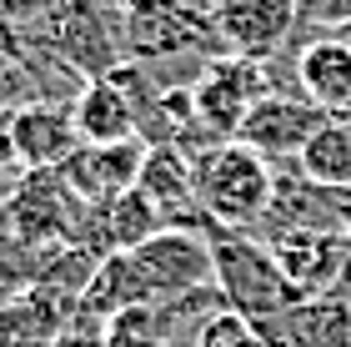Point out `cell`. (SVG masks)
<instances>
[{
	"mask_svg": "<svg viewBox=\"0 0 351 347\" xmlns=\"http://www.w3.org/2000/svg\"><path fill=\"white\" fill-rule=\"evenodd\" d=\"M25 41L56 51L75 76H86V81H101V76H110L125 60L121 21L101 5V0H60L56 15L40 30H30Z\"/></svg>",
	"mask_w": 351,
	"mask_h": 347,
	"instance_id": "4",
	"label": "cell"
},
{
	"mask_svg": "<svg viewBox=\"0 0 351 347\" xmlns=\"http://www.w3.org/2000/svg\"><path fill=\"white\" fill-rule=\"evenodd\" d=\"M296 41V36H291ZM296 96H306L326 116H351V41L341 30L306 36L296 51Z\"/></svg>",
	"mask_w": 351,
	"mask_h": 347,
	"instance_id": "9",
	"label": "cell"
},
{
	"mask_svg": "<svg viewBox=\"0 0 351 347\" xmlns=\"http://www.w3.org/2000/svg\"><path fill=\"white\" fill-rule=\"evenodd\" d=\"M261 96H271L266 81V60H246V56H216L206 60L191 81V106H196V131L211 141H236L246 111Z\"/></svg>",
	"mask_w": 351,
	"mask_h": 347,
	"instance_id": "5",
	"label": "cell"
},
{
	"mask_svg": "<svg viewBox=\"0 0 351 347\" xmlns=\"http://www.w3.org/2000/svg\"><path fill=\"white\" fill-rule=\"evenodd\" d=\"M201 236H206V247H211V272H216V287H221L231 312L261 322V317H276L281 307L296 302V292L286 287V277L276 267V251H271L256 232L201 222Z\"/></svg>",
	"mask_w": 351,
	"mask_h": 347,
	"instance_id": "3",
	"label": "cell"
},
{
	"mask_svg": "<svg viewBox=\"0 0 351 347\" xmlns=\"http://www.w3.org/2000/svg\"><path fill=\"white\" fill-rule=\"evenodd\" d=\"M121 36H125V60L136 66H171V60H206L226 56L221 30L211 10L191 0H131L121 10Z\"/></svg>",
	"mask_w": 351,
	"mask_h": 347,
	"instance_id": "2",
	"label": "cell"
},
{
	"mask_svg": "<svg viewBox=\"0 0 351 347\" xmlns=\"http://www.w3.org/2000/svg\"><path fill=\"white\" fill-rule=\"evenodd\" d=\"M136 267L151 287V302H171L181 292H196V287H211L216 272H211V247H206L201 232H181V227H166L156 232L151 242H141L136 251Z\"/></svg>",
	"mask_w": 351,
	"mask_h": 347,
	"instance_id": "6",
	"label": "cell"
},
{
	"mask_svg": "<svg viewBox=\"0 0 351 347\" xmlns=\"http://www.w3.org/2000/svg\"><path fill=\"white\" fill-rule=\"evenodd\" d=\"M101 222H106V247H110V251H136L141 242H151L156 232H166L156 201L141 192V186H131V192L101 201Z\"/></svg>",
	"mask_w": 351,
	"mask_h": 347,
	"instance_id": "16",
	"label": "cell"
},
{
	"mask_svg": "<svg viewBox=\"0 0 351 347\" xmlns=\"http://www.w3.org/2000/svg\"><path fill=\"white\" fill-rule=\"evenodd\" d=\"M266 347H351V307L341 297H311L291 302L276 317H261Z\"/></svg>",
	"mask_w": 351,
	"mask_h": 347,
	"instance_id": "12",
	"label": "cell"
},
{
	"mask_svg": "<svg viewBox=\"0 0 351 347\" xmlns=\"http://www.w3.org/2000/svg\"><path fill=\"white\" fill-rule=\"evenodd\" d=\"M56 347H106V322L90 317V312H75V317L60 327Z\"/></svg>",
	"mask_w": 351,
	"mask_h": 347,
	"instance_id": "20",
	"label": "cell"
},
{
	"mask_svg": "<svg viewBox=\"0 0 351 347\" xmlns=\"http://www.w3.org/2000/svg\"><path fill=\"white\" fill-rule=\"evenodd\" d=\"M56 5H60V0H0V15H5L15 30L30 36V30H40L56 15Z\"/></svg>",
	"mask_w": 351,
	"mask_h": 347,
	"instance_id": "19",
	"label": "cell"
},
{
	"mask_svg": "<svg viewBox=\"0 0 351 347\" xmlns=\"http://www.w3.org/2000/svg\"><path fill=\"white\" fill-rule=\"evenodd\" d=\"M331 297H341V302L351 307V242H346V262H341V277H337V292Z\"/></svg>",
	"mask_w": 351,
	"mask_h": 347,
	"instance_id": "23",
	"label": "cell"
},
{
	"mask_svg": "<svg viewBox=\"0 0 351 347\" xmlns=\"http://www.w3.org/2000/svg\"><path fill=\"white\" fill-rule=\"evenodd\" d=\"M191 197L206 222L251 232L276 197V166L241 141H211L191 151Z\"/></svg>",
	"mask_w": 351,
	"mask_h": 347,
	"instance_id": "1",
	"label": "cell"
},
{
	"mask_svg": "<svg viewBox=\"0 0 351 347\" xmlns=\"http://www.w3.org/2000/svg\"><path fill=\"white\" fill-rule=\"evenodd\" d=\"M211 21L221 30L226 56L271 60L296 36V0H216Z\"/></svg>",
	"mask_w": 351,
	"mask_h": 347,
	"instance_id": "7",
	"label": "cell"
},
{
	"mask_svg": "<svg viewBox=\"0 0 351 347\" xmlns=\"http://www.w3.org/2000/svg\"><path fill=\"white\" fill-rule=\"evenodd\" d=\"M0 177H25L15 161V111L0 106Z\"/></svg>",
	"mask_w": 351,
	"mask_h": 347,
	"instance_id": "21",
	"label": "cell"
},
{
	"mask_svg": "<svg viewBox=\"0 0 351 347\" xmlns=\"http://www.w3.org/2000/svg\"><path fill=\"white\" fill-rule=\"evenodd\" d=\"M346 242L351 236H331V232H281L271 251H276V267L286 277V287L296 292V302H311V297H331L346 262Z\"/></svg>",
	"mask_w": 351,
	"mask_h": 347,
	"instance_id": "10",
	"label": "cell"
},
{
	"mask_svg": "<svg viewBox=\"0 0 351 347\" xmlns=\"http://www.w3.org/2000/svg\"><path fill=\"white\" fill-rule=\"evenodd\" d=\"M71 121H75L81 146H116V141L136 136V106L110 76L81 86V96L71 101Z\"/></svg>",
	"mask_w": 351,
	"mask_h": 347,
	"instance_id": "14",
	"label": "cell"
},
{
	"mask_svg": "<svg viewBox=\"0 0 351 347\" xmlns=\"http://www.w3.org/2000/svg\"><path fill=\"white\" fill-rule=\"evenodd\" d=\"M146 141H116V146H75V156L60 166V181L71 186L81 201H110L121 192H131L146 166Z\"/></svg>",
	"mask_w": 351,
	"mask_h": 347,
	"instance_id": "11",
	"label": "cell"
},
{
	"mask_svg": "<svg viewBox=\"0 0 351 347\" xmlns=\"http://www.w3.org/2000/svg\"><path fill=\"white\" fill-rule=\"evenodd\" d=\"M196 347H266V337H261V327L251 317H241V312L226 307L196 333Z\"/></svg>",
	"mask_w": 351,
	"mask_h": 347,
	"instance_id": "18",
	"label": "cell"
},
{
	"mask_svg": "<svg viewBox=\"0 0 351 347\" xmlns=\"http://www.w3.org/2000/svg\"><path fill=\"white\" fill-rule=\"evenodd\" d=\"M341 36H346V41H351V25H341Z\"/></svg>",
	"mask_w": 351,
	"mask_h": 347,
	"instance_id": "24",
	"label": "cell"
},
{
	"mask_svg": "<svg viewBox=\"0 0 351 347\" xmlns=\"http://www.w3.org/2000/svg\"><path fill=\"white\" fill-rule=\"evenodd\" d=\"M146 302H151V287H146V277H141L131 251H106V257L95 262L86 292H81V312H90V317H101V322H116L121 312L146 307Z\"/></svg>",
	"mask_w": 351,
	"mask_h": 347,
	"instance_id": "15",
	"label": "cell"
},
{
	"mask_svg": "<svg viewBox=\"0 0 351 347\" xmlns=\"http://www.w3.org/2000/svg\"><path fill=\"white\" fill-rule=\"evenodd\" d=\"M36 347H56V342H36Z\"/></svg>",
	"mask_w": 351,
	"mask_h": 347,
	"instance_id": "25",
	"label": "cell"
},
{
	"mask_svg": "<svg viewBox=\"0 0 351 347\" xmlns=\"http://www.w3.org/2000/svg\"><path fill=\"white\" fill-rule=\"evenodd\" d=\"M326 121H331V116L316 111L306 96H281V91H271V96H261V101L246 111L236 141L251 146L256 156H266V161L276 166V161H296L301 146H306V141L322 131Z\"/></svg>",
	"mask_w": 351,
	"mask_h": 347,
	"instance_id": "8",
	"label": "cell"
},
{
	"mask_svg": "<svg viewBox=\"0 0 351 347\" xmlns=\"http://www.w3.org/2000/svg\"><path fill=\"white\" fill-rule=\"evenodd\" d=\"M81 136H75L71 106L30 101L15 111V161L21 171H60L75 156Z\"/></svg>",
	"mask_w": 351,
	"mask_h": 347,
	"instance_id": "13",
	"label": "cell"
},
{
	"mask_svg": "<svg viewBox=\"0 0 351 347\" xmlns=\"http://www.w3.org/2000/svg\"><path fill=\"white\" fill-rule=\"evenodd\" d=\"M296 171L316 186H351V126L331 116L296 156Z\"/></svg>",
	"mask_w": 351,
	"mask_h": 347,
	"instance_id": "17",
	"label": "cell"
},
{
	"mask_svg": "<svg viewBox=\"0 0 351 347\" xmlns=\"http://www.w3.org/2000/svg\"><path fill=\"white\" fill-rule=\"evenodd\" d=\"M30 51V41H25V30H15L5 15H0V66H21Z\"/></svg>",
	"mask_w": 351,
	"mask_h": 347,
	"instance_id": "22",
	"label": "cell"
}]
</instances>
